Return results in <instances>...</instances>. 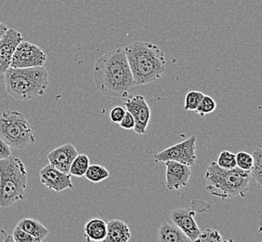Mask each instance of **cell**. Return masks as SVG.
Here are the masks:
<instances>
[{"mask_svg": "<svg viewBox=\"0 0 262 242\" xmlns=\"http://www.w3.org/2000/svg\"><path fill=\"white\" fill-rule=\"evenodd\" d=\"M93 76L97 89L104 96L126 98L135 83L124 48L108 51L95 63Z\"/></svg>", "mask_w": 262, "mask_h": 242, "instance_id": "obj_1", "label": "cell"}, {"mask_svg": "<svg viewBox=\"0 0 262 242\" xmlns=\"http://www.w3.org/2000/svg\"><path fill=\"white\" fill-rule=\"evenodd\" d=\"M135 86H144L161 77L166 71L164 52L150 42L136 41L124 48Z\"/></svg>", "mask_w": 262, "mask_h": 242, "instance_id": "obj_2", "label": "cell"}, {"mask_svg": "<svg viewBox=\"0 0 262 242\" xmlns=\"http://www.w3.org/2000/svg\"><path fill=\"white\" fill-rule=\"evenodd\" d=\"M6 92L19 101L27 102L45 94L49 73L44 66L11 68L4 73Z\"/></svg>", "mask_w": 262, "mask_h": 242, "instance_id": "obj_3", "label": "cell"}, {"mask_svg": "<svg viewBox=\"0 0 262 242\" xmlns=\"http://www.w3.org/2000/svg\"><path fill=\"white\" fill-rule=\"evenodd\" d=\"M207 191L222 200L227 198L245 197L250 183L249 172L234 168L225 170L217 166V162L209 164L205 174Z\"/></svg>", "mask_w": 262, "mask_h": 242, "instance_id": "obj_4", "label": "cell"}, {"mask_svg": "<svg viewBox=\"0 0 262 242\" xmlns=\"http://www.w3.org/2000/svg\"><path fill=\"white\" fill-rule=\"evenodd\" d=\"M28 172L21 159L10 156L0 160V208L11 207L26 196Z\"/></svg>", "mask_w": 262, "mask_h": 242, "instance_id": "obj_5", "label": "cell"}, {"mask_svg": "<svg viewBox=\"0 0 262 242\" xmlns=\"http://www.w3.org/2000/svg\"><path fill=\"white\" fill-rule=\"evenodd\" d=\"M0 137L9 147L23 150L35 143V128L23 113L8 110L0 115Z\"/></svg>", "mask_w": 262, "mask_h": 242, "instance_id": "obj_6", "label": "cell"}, {"mask_svg": "<svg viewBox=\"0 0 262 242\" xmlns=\"http://www.w3.org/2000/svg\"><path fill=\"white\" fill-rule=\"evenodd\" d=\"M196 136L192 135L185 141L167 147L163 151L155 154L156 162H176L192 167L196 160Z\"/></svg>", "mask_w": 262, "mask_h": 242, "instance_id": "obj_7", "label": "cell"}, {"mask_svg": "<svg viewBox=\"0 0 262 242\" xmlns=\"http://www.w3.org/2000/svg\"><path fill=\"white\" fill-rule=\"evenodd\" d=\"M48 56L38 46L20 41L10 60L11 68H31L45 66Z\"/></svg>", "mask_w": 262, "mask_h": 242, "instance_id": "obj_8", "label": "cell"}, {"mask_svg": "<svg viewBox=\"0 0 262 242\" xmlns=\"http://www.w3.org/2000/svg\"><path fill=\"white\" fill-rule=\"evenodd\" d=\"M126 111L129 112L135 120L134 131L137 134L142 135L147 131L151 119V108L142 95L132 96L125 102Z\"/></svg>", "mask_w": 262, "mask_h": 242, "instance_id": "obj_9", "label": "cell"}, {"mask_svg": "<svg viewBox=\"0 0 262 242\" xmlns=\"http://www.w3.org/2000/svg\"><path fill=\"white\" fill-rule=\"evenodd\" d=\"M39 178L41 184L44 187L60 193L66 189L73 187L71 175L68 173L61 172L56 168L48 164L39 171Z\"/></svg>", "mask_w": 262, "mask_h": 242, "instance_id": "obj_10", "label": "cell"}, {"mask_svg": "<svg viewBox=\"0 0 262 242\" xmlns=\"http://www.w3.org/2000/svg\"><path fill=\"white\" fill-rule=\"evenodd\" d=\"M166 165V188L168 190H179L187 187L192 175L191 167L180 162H165Z\"/></svg>", "mask_w": 262, "mask_h": 242, "instance_id": "obj_11", "label": "cell"}, {"mask_svg": "<svg viewBox=\"0 0 262 242\" xmlns=\"http://www.w3.org/2000/svg\"><path fill=\"white\" fill-rule=\"evenodd\" d=\"M172 222L179 227L192 241L196 238L201 230L195 222V212L191 209L181 208L172 211L170 213Z\"/></svg>", "mask_w": 262, "mask_h": 242, "instance_id": "obj_12", "label": "cell"}, {"mask_svg": "<svg viewBox=\"0 0 262 242\" xmlns=\"http://www.w3.org/2000/svg\"><path fill=\"white\" fill-rule=\"evenodd\" d=\"M24 41L23 35L15 29H8L0 39V75L10 68V60L17 46Z\"/></svg>", "mask_w": 262, "mask_h": 242, "instance_id": "obj_13", "label": "cell"}, {"mask_svg": "<svg viewBox=\"0 0 262 242\" xmlns=\"http://www.w3.org/2000/svg\"><path fill=\"white\" fill-rule=\"evenodd\" d=\"M77 155L78 153L76 151V147L72 144H66L50 152L48 154V160L51 166L69 174L71 164Z\"/></svg>", "mask_w": 262, "mask_h": 242, "instance_id": "obj_14", "label": "cell"}, {"mask_svg": "<svg viewBox=\"0 0 262 242\" xmlns=\"http://www.w3.org/2000/svg\"><path fill=\"white\" fill-rule=\"evenodd\" d=\"M130 237V229L126 223L114 219L107 223L106 237L102 242H128Z\"/></svg>", "mask_w": 262, "mask_h": 242, "instance_id": "obj_15", "label": "cell"}, {"mask_svg": "<svg viewBox=\"0 0 262 242\" xmlns=\"http://www.w3.org/2000/svg\"><path fill=\"white\" fill-rule=\"evenodd\" d=\"M107 232V224L100 218H93L84 227V237L88 242H102Z\"/></svg>", "mask_w": 262, "mask_h": 242, "instance_id": "obj_16", "label": "cell"}, {"mask_svg": "<svg viewBox=\"0 0 262 242\" xmlns=\"http://www.w3.org/2000/svg\"><path fill=\"white\" fill-rule=\"evenodd\" d=\"M158 240L159 242H192L179 227L167 222L163 223L159 228Z\"/></svg>", "mask_w": 262, "mask_h": 242, "instance_id": "obj_17", "label": "cell"}, {"mask_svg": "<svg viewBox=\"0 0 262 242\" xmlns=\"http://www.w3.org/2000/svg\"><path fill=\"white\" fill-rule=\"evenodd\" d=\"M17 227H20V229L25 230L26 232L30 234L33 237L39 238L42 241L49 235V229L44 227L39 221H36L35 219L24 218L18 222Z\"/></svg>", "mask_w": 262, "mask_h": 242, "instance_id": "obj_18", "label": "cell"}, {"mask_svg": "<svg viewBox=\"0 0 262 242\" xmlns=\"http://www.w3.org/2000/svg\"><path fill=\"white\" fill-rule=\"evenodd\" d=\"M90 158L85 154H78L73 160L69 169L71 176L83 177L90 166Z\"/></svg>", "mask_w": 262, "mask_h": 242, "instance_id": "obj_19", "label": "cell"}, {"mask_svg": "<svg viewBox=\"0 0 262 242\" xmlns=\"http://www.w3.org/2000/svg\"><path fill=\"white\" fill-rule=\"evenodd\" d=\"M84 176L86 177V180H89L91 183H100V182L109 178L110 173L105 167H103L102 165L91 164L88 168Z\"/></svg>", "mask_w": 262, "mask_h": 242, "instance_id": "obj_20", "label": "cell"}, {"mask_svg": "<svg viewBox=\"0 0 262 242\" xmlns=\"http://www.w3.org/2000/svg\"><path fill=\"white\" fill-rule=\"evenodd\" d=\"M253 166L251 171L249 172L250 177H253L259 188H262V149L257 147L253 154Z\"/></svg>", "mask_w": 262, "mask_h": 242, "instance_id": "obj_21", "label": "cell"}, {"mask_svg": "<svg viewBox=\"0 0 262 242\" xmlns=\"http://www.w3.org/2000/svg\"><path fill=\"white\" fill-rule=\"evenodd\" d=\"M217 166L225 170H231L236 168V156L232 152L224 150L217 157Z\"/></svg>", "mask_w": 262, "mask_h": 242, "instance_id": "obj_22", "label": "cell"}, {"mask_svg": "<svg viewBox=\"0 0 262 242\" xmlns=\"http://www.w3.org/2000/svg\"><path fill=\"white\" fill-rule=\"evenodd\" d=\"M204 95L205 94L201 91H189L185 96L184 110H186V111H195Z\"/></svg>", "mask_w": 262, "mask_h": 242, "instance_id": "obj_23", "label": "cell"}, {"mask_svg": "<svg viewBox=\"0 0 262 242\" xmlns=\"http://www.w3.org/2000/svg\"><path fill=\"white\" fill-rule=\"evenodd\" d=\"M217 107L216 102L214 101V99L208 95H204L202 98L201 102L199 104V106L195 110V113L200 115V116H205L207 114H211L212 112L215 111Z\"/></svg>", "mask_w": 262, "mask_h": 242, "instance_id": "obj_24", "label": "cell"}, {"mask_svg": "<svg viewBox=\"0 0 262 242\" xmlns=\"http://www.w3.org/2000/svg\"><path fill=\"white\" fill-rule=\"evenodd\" d=\"M236 167L245 172H250L253 166V156L247 152L241 151L235 154Z\"/></svg>", "mask_w": 262, "mask_h": 242, "instance_id": "obj_25", "label": "cell"}, {"mask_svg": "<svg viewBox=\"0 0 262 242\" xmlns=\"http://www.w3.org/2000/svg\"><path fill=\"white\" fill-rule=\"evenodd\" d=\"M192 242H223V238L217 230L207 228Z\"/></svg>", "mask_w": 262, "mask_h": 242, "instance_id": "obj_26", "label": "cell"}, {"mask_svg": "<svg viewBox=\"0 0 262 242\" xmlns=\"http://www.w3.org/2000/svg\"><path fill=\"white\" fill-rule=\"evenodd\" d=\"M12 238L14 242H42L39 238L33 237L30 234L20 229V227L16 226L12 233Z\"/></svg>", "mask_w": 262, "mask_h": 242, "instance_id": "obj_27", "label": "cell"}, {"mask_svg": "<svg viewBox=\"0 0 262 242\" xmlns=\"http://www.w3.org/2000/svg\"><path fill=\"white\" fill-rule=\"evenodd\" d=\"M125 113H126V109L122 106L113 107L110 111V118H111L112 122H114L116 124H119L122 118L125 116Z\"/></svg>", "mask_w": 262, "mask_h": 242, "instance_id": "obj_28", "label": "cell"}, {"mask_svg": "<svg viewBox=\"0 0 262 242\" xmlns=\"http://www.w3.org/2000/svg\"><path fill=\"white\" fill-rule=\"evenodd\" d=\"M119 125L124 130H133L135 127V120L129 112L126 111L125 116L122 118Z\"/></svg>", "mask_w": 262, "mask_h": 242, "instance_id": "obj_29", "label": "cell"}, {"mask_svg": "<svg viewBox=\"0 0 262 242\" xmlns=\"http://www.w3.org/2000/svg\"><path fill=\"white\" fill-rule=\"evenodd\" d=\"M11 155V150L9 145L6 143L1 137H0V160L1 159H6L10 157Z\"/></svg>", "mask_w": 262, "mask_h": 242, "instance_id": "obj_30", "label": "cell"}, {"mask_svg": "<svg viewBox=\"0 0 262 242\" xmlns=\"http://www.w3.org/2000/svg\"><path fill=\"white\" fill-rule=\"evenodd\" d=\"M8 29H9L8 26H6L4 23L0 22V39L3 37V35H5V33Z\"/></svg>", "mask_w": 262, "mask_h": 242, "instance_id": "obj_31", "label": "cell"}, {"mask_svg": "<svg viewBox=\"0 0 262 242\" xmlns=\"http://www.w3.org/2000/svg\"><path fill=\"white\" fill-rule=\"evenodd\" d=\"M6 235H7V232H6L5 230L0 228V242H4Z\"/></svg>", "mask_w": 262, "mask_h": 242, "instance_id": "obj_32", "label": "cell"}, {"mask_svg": "<svg viewBox=\"0 0 262 242\" xmlns=\"http://www.w3.org/2000/svg\"><path fill=\"white\" fill-rule=\"evenodd\" d=\"M4 242H14V240H13V238H12V236H10V235H9V234L7 233Z\"/></svg>", "mask_w": 262, "mask_h": 242, "instance_id": "obj_33", "label": "cell"}, {"mask_svg": "<svg viewBox=\"0 0 262 242\" xmlns=\"http://www.w3.org/2000/svg\"><path fill=\"white\" fill-rule=\"evenodd\" d=\"M223 242H233L232 239H226V240H223Z\"/></svg>", "mask_w": 262, "mask_h": 242, "instance_id": "obj_34", "label": "cell"}]
</instances>
